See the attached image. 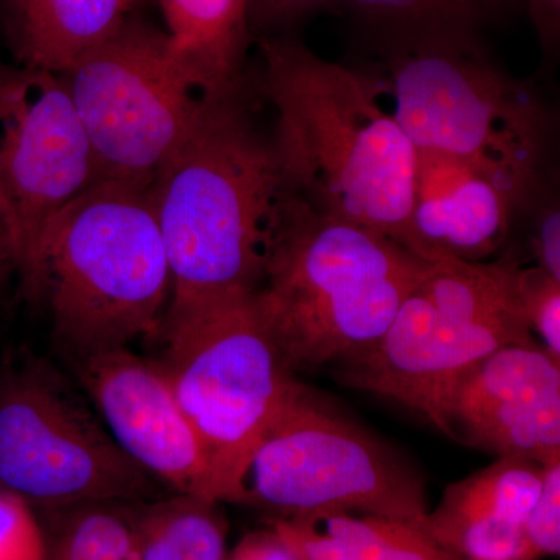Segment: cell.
I'll use <instances>...</instances> for the list:
<instances>
[{"label": "cell", "instance_id": "1", "mask_svg": "<svg viewBox=\"0 0 560 560\" xmlns=\"http://www.w3.org/2000/svg\"><path fill=\"white\" fill-rule=\"evenodd\" d=\"M260 50L272 145L291 191L316 212L404 246L418 150L372 81L294 40L264 38Z\"/></svg>", "mask_w": 560, "mask_h": 560}, {"label": "cell", "instance_id": "2", "mask_svg": "<svg viewBox=\"0 0 560 560\" xmlns=\"http://www.w3.org/2000/svg\"><path fill=\"white\" fill-rule=\"evenodd\" d=\"M149 191L171 265L168 307L260 285L293 191L243 94L208 102Z\"/></svg>", "mask_w": 560, "mask_h": 560}, {"label": "cell", "instance_id": "3", "mask_svg": "<svg viewBox=\"0 0 560 560\" xmlns=\"http://www.w3.org/2000/svg\"><path fill=\"white\" fill-rule=\"evenodd\" d=\"M427 267L393 238L291 194L254 298L290 370H318L374 345Z\"/></svg>", "mask_w": 560, "mask_h": 560}, {"label": "cell", "instance_id": "4", "mask_svg": "<svg viewBox=\"0 0 560 560\" xmlns=\"http://www.w3.org/2000/svg\"><path fill=\"white\" fill-rule=\"evenodd\" d=\"M171 298V265L149 189L98 180L51 221L38 301L80 359L158 334Z\"/></svg>", "mask_w": 560, "mask_h": 560}, {"label": "cell", "instance_id": "5", "mask_svg": "<svg viewBox=\"0 0 560 560\" xmlns=\"http://www.w3.org/2000/svg\"><path fill=\"white\" fill-rule=\"evenodd\" d=\"M394 119L418 151L499 162L540 175L555 117L529 81L504 72L474 32L389 38Z\"/></svg>", "mask_w": 560, "mask_h": 560}, {"label": "cell", "instance_id": "6", "mask_svg": "<svg viewBox=\"0 0 560 560\" xmlns=\"http://www.w3.org/2000/svg\"><path fill=\"white\" fill-rule=\"evenodd\" d=\"M223 501L275 518L346 510L423 522L429 514L418 470L304 385L235 467Z\"/></svg>", "mask_w": 560, "mask_h": 560}, {"label": "cell", "instance_id": "7", "mask_svg": "<svg viewBox=\"0 0 560 560\" xmlns=\"http://www.w3.org/2000/svg\"><path fill=\"white\" fill-rule=\"evenodd\" d=\"M160 361L208 452L221 503L235 467L301 388L257 307L254 290L168 307Z\"/></svg>", "mask_w": 560, "mask_h": 560}, {"label": "cell", "instance_id": "8", "mask_svg": "<svg viewBox=\"0 0 560 560\" xmlns=\"http://www.w3.org/2000/svg\"><path fill=\"white\" fill-rule=\"evenodd\" d=\"M62 77L90 139L98 180L140 189H150L208 105L167 33L128 18Z\"/></svg>", "mask_w": 560, "mask_h": 560}, {"label": "cell", "instance_id": "9", "mask_svg": "<svg viewBox=\"0 0 560 560\" xmlns=\"http://www.w3.org/2000/svg\"><path fill=\"white\" fill-rule=\"evenodd\" d=\"M0 489L70 510L143 499L154 486L54 374L25 366L0 377Z\"/></svg>", "mask_w": 560, "mask_h": 560}, {"label": "cell", "instance_id": "10", "mask_svg": "<svg viewBox=\"0 0 560 560\" xmlns=\"http://www.w3.org/2000/svg\"><path fill=\"white\" fill-rule=\"evenodd\" d=\"M95 183L97 164L65 77L0 68V191L25 300L38 301L40 250L51 221Z\"/></svg>", "mask_w": 560, "mask_h": 560}, {"label": "cell", "instance_id": "11", "mask_svg": "<svg viewBox=\"0 0 560 560\" xmlns=\"http://www.w3.org/2000/svg\"><path fill=\"white\" fill-rule=\"evenodd\" d=\"M530 340L533 331L521 313L477 320L444 318L418 285L385 334L338 363V374L353 388L420 412L448 436L445 412L464 377L495 350Z\"/></svg>", "mask_w": 560, "mask_h": 560}, {"label": "cell", "instance_id": "12", "mask_svg": "<svg viewBox=\"0 0 560 560\" xmlns=\"http://www.w3.org/2000/svg\"><path fill=\"white\" fill-rule=\"evenodd\" d=\"M79 374L106 430L132 463L176 493L217 501L208 452L160 361L130 349L108 350L81 357Z\"/></svg>", "mask_w": 560, "mask_h": 560}, {"label": "cell", "instance_id": "13", "mask_svg": "<svg viewBox=\"0 0 560 560\" xmlns=\"http://www.w3.org/2000/svg\"><path fill=\"white\" fill-rule=\"evenodd\" d=\"M544 173L526 175L499 162L418 151L405 248L427 264L488 259L510 237Z\"/></svg>", "mask_w": 560, "mask_h": 560}, {"label": "cell", "instance_id": "14", "mask_svg": "<svg viewBox=\"0 0 560 560\" xmlns=\"http://www.w3.org/2000/svg\"><path fill=\"white\" fill-rule=\"evenodd\" d=\"M128 0H0L20 68L65 75L127 20Z\"/></svg>", "mask_w": 560, "mask_h": 560}, {"label": "cell", "instance_id": "15", "mask_svg": "<svg viewBox=\"0 0 560 560\" xmlns=\"http://www.w3.org/2000/svg\"><path fill=\"white\" fill-rule=\"evenodd\" d=\"M423 522L327 510L275 518L271 529L301 560H460Z\"/></svg>", "mask_w": 560, "mask_h": 560}, {"label": "cell", "instance_id": "16", "mask_svg": "<svg viewBox=\"0 0 560 560\" xmlns=\"http://www.w3.org/2000/svg\"><path fill=\"white\" fill-rule=\"evenodd\" d=\"M173 51L208 102L243 94L248 0H161Z\"/></svg>", "mask_w": 560, "mask_h": 560}, {"label": "cell", "instance_id": "17", "mask_svg": "<svg viewBox=\"0 0 560 560\" xmlns=\"http://www.w3.org/2000/svg\"><path fill=\"white\" fill-rule=\"evenodd\" d=\"M560 404V361L536 338L490 353L459 383L448 400L447 420L458 412L489 405Z\"/></svg>", "mask_w": 560, "mask_h": 560}, {"label": "cell", "instance_id": "18", "mask_svg": "<svg viewBox=\"0 0 560 560\" xmlns=\"http://www.w3.org/2000/svg\"><path fill=\"white\" fill-rule=\"evenodd\" d=\"M220 503L176 493L131 514L139 560H226Z\"/></svg>", "mask_w": 560, "mask_h": 560}, {"label": "cell", "instance_id": "19", "mask_svg": "<svg viewBox=\"0 0 560 560\" xmlns=\"http://www.w3.org/2000/svg\"><path fill=\"white\" fill-rule=\"evenodd\" d=\"M544 466L533 460L499 456L485 469L453 482L430 521H495L525 525L539 499Z\"/></svg>", "mask_w": 560, "mask_h": 560}, {"label": "cell", "instance_id": "20", "mask_svg": "<svg viewBox=\"0 0 560 560\" xmlns=\"http://www.w3.org/2000/svg\"><path fill=\"white\" fill-rule=\"evenodd\" d=\"M47 560H139L131 514L117 503H92L70 508Z\"/></svg>", "mask_w": 560, "mask_h": 560}, {"label": "cell", "instance_id": "21", "mask_svg": "<svg viewBox=\"0 0 560 560\" xmlns=\"http://www.w3.org/2000/svg\"><path fill=\"white\" fill-rule=\"evenodd\" d=\"M371 24L396 36L433 32H474L482 20L480 0H345Z\"/></svg>", "mask_w": 560, "mask_h": 560}, {"label": "cell", "instance_id": "22", "mask_svg": "<svg viewBox=\"0 0 560 560\" xmlns=\"http://www.w3.org/2000/svg\"><path fill=\"white\" fill-rule=\"evenodd\" d=\"M518 302L533 335L556 361H560V282L537 265L522 268L517 276Z\"/></svg>", "mask_w": 560, "mask_h": 560}, {"label": "cell", "instance_id": "23", "mask_svg": "<svg viewBox=\"0 0 560 560\" xmlns=\"http://www.w3.org/2000/svg\"><path fill=\"white\" fill-rule=\"evenodd\" d=\"M530 217V249L537 267L560 282V208L555 172L548 168L523 202Z\"/></svg>", "mask_w": 560, "mask_h": 560}, {"label": "cell", "instance_id": "24", "mask_svg": "<svg viewBox=\"0 0 560 560\" xmlns=\"http://www.w3.org/2000/svg\"><path fill=\"white\" fill-rule=\"evenodd\" d=\"M47 550L33 506L0 489V560H47Z\"/></svg>", "mask_w": 560, "mask_h": 560}, {"label": "cell", "instance_id": "25", "mask_svg": "<svg viewBox=\"0 0 560 560\" xmlns=\"http://www.w3.org/2000/svg\"><path fill=\"white\" fill-rule=\"evenodd\" d=\"M526 539L537 559L560 551V459L544 466L540 495L525 525Z\"/></svg>", "mask_w": 560, "mask_h": 560}, {"label": "cell", "instance_id": "26", "mask_svg": "<svg viewBox=\"0 0 560 560\" xmlns=\"http://www.w3.org/2000/svg\"><path fill=\"white\" fill-rule=\"evenodd\" d=\"M334 2L337 0H248L249 24L260 27L287 24Z\"/></svg>", "mask_w": 560, "mask_h": 560}, {"label": "cell", "instance_id": "27", "mask_svg": "<svg viewBox=\"0 0 560 560\" xmlns=\"http://www.w3.org/2000/svg\"><path fill=\"white\" fill-rule=\"evenodd\" d=\"M226 560H301L290 550L275 530H254L245 537L232 551H228Z\"/></svg>", "mask_w": 560, "mask_h": 560}, {"label": "cell", "instance_id": "28", "mask_svg": "<svg viewBox=\"0 0 560 560\" xmlns=\"http://www.w3.org/2000/svg\"><path fill=\"white\" fill-rule=\"evenodd\" d=\"M523 9L528 11L541 49L555 55L560 40V0H523Z\"/></svg>", "mask_w": 560, "mask_h": 560}, {"label": "cell", "instance_id": "29", "mask_svg": "<svg viewBox=\"0 0 560 560\" xmlns=\"http://www.w3.org/2000/svg\"><path fill=\"white\" fill-rule=\"evenodd\" d=\"M18 278L16 238L10 212L0 191V289Z\"/></svg>", "mask_w": 560, "mask_h": 560}, {"label": "cell", "instance_id": "30", "mask_svg": "<svg viewBox=\"0 0 560 560\" xmlns=\"http://www.w3.org/2000/svg\"><path fill=\"white\" fill-rule=\"evenodd\" d=\"M480 2L485 24L503 20L508 14L523 9V0H480Z\"/></svg>", "mask_w": 560, "mask_h": 560}, {"label": "cell", "instance_id": "31", "mask_svg": "<svg viewBox=\"0 0 560 560\" xmlns=\"http://www.w3.org/2000/svg\"><path fill=\"white\" fill-rule=\"evenodd\" d=\"M136 0H128V3H130V5H132V3H135Z\"/></svg>", "mask_w": 560, "mask_h": 560}]
</instances>
